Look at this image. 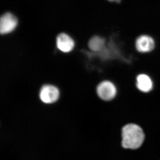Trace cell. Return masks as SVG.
<instances>
[{"label": "cell", "instance_id": "cell-6", "mask_svg": "<svg viewBox=\"0 0 160 160\" xmlns=\"http://www.w3.org/2000/svg\"><path fill=\"white\" fill-rule=\"evenodd\" d=\"M57 46L60 51L67 53L74 48V42L68 35L62 33L58 35L57 38Z\"/></svg>", "mask_w": 160, "mask_h": 160}, {"label": "cell", "instance_id": "cell-2", "mask_svg": "<svg viewBox=\"0 0 160 160\" xmlns=\"http://www.w3.org/2000/svg\"><path fill=\"white\" fill-rule=\"evenodd\" d=\"M97 93L101 99L109 102L115 97L117 90L113 83L109 81H104L98 85L97 87Z\"/></svg>", "mask_w": 160, "mask_h": 160}, {"label": "cell", "instance_id": "cell-8", "mask_svg": "<svg viewBox=\"0 0 160 160\" xmlns=\"http://www.w3.org/2000/svg\"><path fill=\"white\" fill-rule=\"evenodd\" d=\"M106 46V40L101 37L95 36L89 40V49L93 52L98 53L102 51Z\"/></svg>", "mask_w": 160, "mask_h": 160}, {"label": "cell", "instance_id": "cell-3", "mask_svg": "<svg viewBox=\"0 0 160 160\" xmlns=\"http://www.w3.org/2000/svg\"><path fill=\"white\" fill-rule=\"evenodd\" d=\"M59 96V90L52 85H45L42 87L40 91V99L46 104L55 102L58 99Z\"/></svg>", "mask_w": 160, "mask_h": 160}, {"label": "cell", "instance_id": "cell-5", "mask_svg": "<svg viewBox=\"0 0 160 160\" xmlns=\"http://www.w3.org/2000/svg\"><path fill=\"white\" fill-rule=\"evenodd\" d=\"M135 47L141 53H148L152 51L155 47L154 39L148 35H142L136 39Z\"/></svg>", "mask_w": 160, "mask_h": 160}, {"label": "cell", "instance_id": "cell-9", "mask_svg": "<svg viewBox=\"0 0 160 160\" xmlns=\"http://www.w3.org/2000/svg\"><path fill=\"white\" fill-rule=\"evenodd\" d=\"M109 2H115L116 3H121L122 0H108Z\"/></svg>", "mask_w": 160, "mask_h": 160}, {"label": "cell", "instance_id": "cell-1", "mask_svg": "<svg viewBox=\"0 0 160 160\" xmlns=\"http://www.w3.org/2000/svg\"><path fill=\"white\" fill-rule=\"evenodd\" d=\"M122 145L126 149L140 148L145 140V133L142 127L134 123L126 124L122 129Z\"/></svg>", "mask_w": 160, "mask_h": 160}, {"label": "cell", "instance_id": "cell-7", "mask_svg": "<svg viewBox=\"0 0 160 160\" xmlns=\"http://www.w3.org/2000/svg\"><path fill=\"white\" fill-rule=\"evenodd\" d=\"M137 88L144 93L151 91L153 88V82L149 76L146 74H140L136 78Z\"/></svg>", "mask_w": 160, "mask_h": 160}, {"label": "cell", "instance_id": "cell-4", "mask_svg": "<svg viewBox=\"0 0 160 160\" xmlns=\"http://www.w3.org/2000/svg\"><path fill=\"white\" fill-rule=\"evenodd\" d=\"M18 21L16 17L10 12H6L0 19V32L2 34L10 33L16 28Z\"/></svg>", "mask_w": 160, "mask_h": 160}]
</instances>
